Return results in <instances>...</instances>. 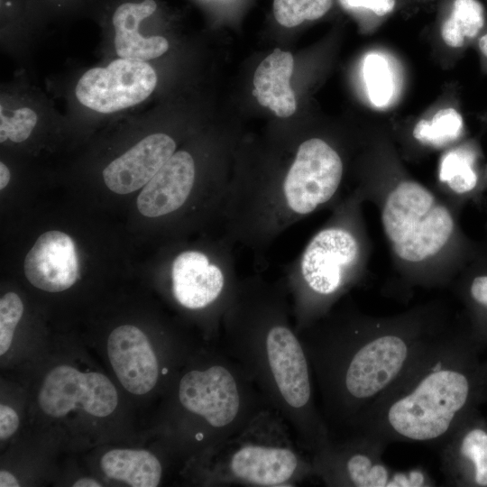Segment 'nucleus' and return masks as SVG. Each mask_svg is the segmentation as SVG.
Returning a JSON list of instances; mask_svg holds the SVG:
<instances>
[{"label": "nucleus", "instance_id": "f257e3e1", "mask_svg": "<svg viewBox=\"0 0 487 487\" xmlns=\"http://www.w3.org/2000/svg\"><path fill=\"white\" fill-rule=\"evenodd\" d=\"M465 345L451 331L377 403L355 436L439 446L464 419L472 397Z\"/></svg>", "mask_w": 487, "mask_h": 487}, {"label": "nucleus", "instance_id": "f03ea898", "mask_svg": "<svg viewBox=\"0 0 487 487\" xmlns=\"http://www.w3.org/2000/svg\"><path fill=\"white\" fill-rule=\"evenodd\" d=\"M350 330L335 357L334 392L355 432L377 403L447 331L433 315L371 320Z\"/></svg>", "mask_w": 487, "mask_h": 487}, {"label": "nucleus", "instance_id": "7ed1b4c3", "mask_svg": "<svg viewBox=\"0 0 487 487\" xmlns=\"http://www.w3.org/2000/svg\"><path fill=\"white\" fill-rule=\"evenodd\" d=\"M381 221L396 255L412 263L437 254L454 230L448 209L427 188L412 180L399 183L390 192Z\"/></svg>", "mask_w": 487, "mask_h": 487}, {"label": "nucleus", "instance_id": "20e7f679", "mask_svg": "<svg viewBox=\"0 0 487 487\" xmlns=\"http://www.w3.org/2000/svg\"><path fill=\"white\" fill-rule=\"evenodd\" d=\"M360 257V245L354 232L340 224L327 225L308 241L300 255L287 267L311 294L331 298L353 275Z\"/></svg>", "mask_w": 487, "mask_h": 487}, {"label": "nucleus", "instance_id": "39448f33", "mask_svg": "<svg viewBox=\"0 0 487 487\" xmlns=\"http://www.w3.org/2000/svg\"><path fill=\"white\" fill-rule=\"evenodd\" d=\"M157 80L148 62L118 58L106 67L84 72L76 84L75 96L90 110L112 114L143 102L154 91Z\"/></svg>", "mask_w": 487, "mask_h": 487}, {"label": "nucleus", "instance_id": "423d86ee", "mask_svg": "<svg viewBox=\"0 0 487 487\" xmlns=\"http://www.w3.org/2000/svg\"><path fill=\"white\" fill-rule=\"evenodd\" d=\"M234 244L218 235L209 252L185 250L170 265L171 289L177 302L202 309L216 302L234 274Z\"/></svg>", "mask_w": 487, "mask_h": 487}, {"label": "nucleus", "instance_id": "0eeeda50", "mask_svg": "<svg viewBox=\"0 0 487 487\" xmlns=\"http://www.w3.org/2000/svg\"><path fill=\"white\" fill-rule=\"evenodd\" d=\"M41 409L50 417L60 418L76 408L95 417H106L118 404L114 384L102 373L81 372L69 365L51 369L38 393Z\"/></svg>", "mask_w": 487, "mask_h": 487}, {"label": "nucleus", "instance_id": "6e6552de", "mask_svg": "<svg viewBox=\"0 0 487 487\" xmlns=\"http://www.w3.org/2000/svg\"><path fill=\"white\" fill-rule=\"evenodd\" d=\"M179 399L186 409L216 427L230 424L240 406L234 378L219 365L187 372L179 382Z\"/></svg>", "mask_w": 487, "mask_h": 487}, {"label": "nucleus", "instance_id": "1a4fd4ad", "mask_svg": "<svg viewBox=\"0 0 487 487\" xmlns=\"http://www.w3.org/2000/svg\"><path fill=\"white\" fill-rule=\"evenodd\" d=\"M196 180L194 157L186 150L176 151L142 187L137 198L139 212L151 218L174 214L191 198Z\"/></svg>", "mask_w": 487, "mask_h": 487}, {"label": "nucleus", "instance_id": "9d476101", "mask_svg": "<svg viewBox=\"0 0 487 487\" xmlns=\"http://www.w3.org/2000/svg\"><path fill=\"white\" fill-rule=\"evenodd\" d=\"M112 368L124 388L135 395L149 392L158 380V362L144 333L132 325L115 328L107 340Z\"/></svg>", "mask_w": 487, "mask_h": 487}, {"label": "nucleus", "instance_id": "9b49d317", "mask_svg": "<svg viewBox=\"0 0 487 487\" xmlns=\"http://www.w3.org/2000/svg\"><path fill=\"white\" fill-rule=\"evenodd\" d=\"M24 273L32 285L44 291L60 292L70 288L78 274L71 237L58 230L41 234L25 256Z\"/></svg>", "mask_w": 487, "mask_h": 487}, {"label": "nucleus", "instance_id": "f8f14e48", "mask_svg": "<svg viewBox=\"0 0 487 487\" xmlns=\"http://www.w3.org/2000/svg\"><path fill=\"white\" fill-rule=\"evenodd\" d=\"M269 363L285 401L299 409L309 403L311 388L308 362L296 335L284 324L275 323L266 335Z\"/></svg>", "mask_w": 487, "mask_h": 487}, {"label": "nucleus", "instance_id": "ddd939ff", "mask_svg": "<svg viewBox=\"0 0 487 487\" xmlns=\"http://www.w3.org/2000/svg\"><path fill=\"white\" fill-rule=\"evenodd\" d=\"M176 149L177 143L169 134H149L105 168L104 181L115 193L136 191L148 183Z\"/></svg>", "mask_w": 487, "mask_h": 487}, {"label": "nucleus", "instance_id": "4468645a", "mask_svg": "<svg viewBox=\"0 0 487 487\" xmlns=\"http://www.w3.org/2000/svg\"><path fill=\"white\" fill-rule=\"evenodd\" d=\"M438 449L446 482L456 484L467 480L478 486H487L485 429L481 427L464 429L460 424Z\"/></svg>", "mask_w": 487, "mask_h": 487}, {"label": "nucleus", "instance_id": "2eb2a0df", "mask_svg": "<svg viewBox=\"0 0 487 487\" xmlns=\"http://www.w3.org/2000/svg\"><path fill=\"white\" fill-rule=\"evenodd\" d=\"M157 8L154 0L126 2L113 14L114 45L118 58L148 61L163 55L170 47L166 38L160 35L143 36L139 28L142 22Z\"/></svg>", "mask_w": 487, "mask_h": 487}, {"label": "nucleus", "instance_id": "dca6fc26", "mask_svg": "<svg viewBox=\"0 0 487 487\" xmlns=\"http://www.w3.org/2000/svg\"><path fill=\"white\" fill-rule=\"evenodd\" d=\"M294 69L290 52L275 49L257 67L253 77V94L258 102L279 117H289L297 108L289 80Z\"/></svg>", "mask_w": 487, "mask_h": 487}, {"label": "nucleus", "instance_id": "f3484780", "mask_svg": "<svg viewBox=\"0 0 487 487\" xmlns=\"http://www.w3.org/2000/svg\"><path fill=\"white\" fill-rule=\"evenodd\" d=\"M230 465L240 479L257 485L276 486L293 475L298 459L286 448L246 446L234 454Z\"/></svg>", "mask_w": 487, "mask_h": 487}, {"label": "nucleus", "instance_id": "a211bd4d", "mask_svg": "<svg viewBox=\"0 0 487 487\" xmlns=\"http://www.w3.org/2000/svg\"><path fill=\"white\" fill-rule=\"evenodd\" d=\"M387 446L365 436H354L345 457L341 459L344 477L356 487H391L395 471L382 460Z\"/></svg>", "mask_w": 487, "mask_h": 487}, {"label": "nucleus", "instance_id": "6ab92c4d", "mask_svg": "<svg viewBox=\"0 0 487 487\" xmlns=\"http://www.w3.org/2000/svg\"><path fill=\"white\" fill-rule=\"evenodd\" d=\"M101 468L109 478L133 487H156L161 477V465L146 450L113 449L101 458Z\"/></svg>", "mask_w": 487, "mask_h": 487}, {"label": "nucleus", "instance_id": "aec40b11", "mask_svg": "<svg viewBox=\"0 0 487 487\" xmlns=\"http://www.w3.org/2000/svg\"><path fill=\"white\" fill-rule=\"evenodd\" d=\"M483 23V7L478 0H455L441 27V36L448 46L458 48L466 38L475 37Z\"/></svg>", "mask_w": 487, "mask_h": 487}, {"label": "nucleus", "instance_id": "412c9836", "mask_svg": "<svg viewBox=\"0 0 487 487\" xmlns=\"http://www.w3.org/2000/svg\"><path fill=\"white\" fill-rule=\"evenodd\" d=\"M463 131V118L454 108H443L430 119H421L413 129V136L419 142L443 147L455 141Z\"/></svg>", "mask_w": 487, "mask_h": 487}, {"label": "nucleus", "instance_id": "4be33fe9", "mask_svg": "<svg viewBox=\"0 0 487 487\" xmlns=\"http://www.w3.org/2000/svg\"><path fill=\"white\" fill-rule=\"evenodd\" d=\"M363 78L370 102L376 107L388 106L394 94V81L387 59L378 52L368 53L363 62Z\"/></svg>", "mask_w": 487, "mask_h": 487}, {"label": "nucleus", "instance_id": "5701e85b", "mask_svg": "<svg viewBox=\"0 0 487 487\" xmlns=\"http://www.w3.org/2000/svg\"><path fill=\"white\" fill-rule=\"evenodd\" d=\"M439 179L455 193L471 191L477 183L473 155L462 148L445 153L440 161Z\"/></svg>", "mask_w": 487, "mask_h": 487}, {"label": "nucleus", "instance_id": "b1692460", "mask_svg": "<svg viewBox=\"0 0 487 487\" xmlns=\"http://www.w3.org/2000/svg\"><path fill=\"white\" fill-rule=\"evenodd\" d=\"M331 5L332 0H273V14L280 25L291 28L322 17Z\"/></svg>", "mask_w": 487, "mask_h": 487}, {"label": "nucleus", "instance_id": "393cba45", "mask_svg": "<svg viewBox=\"0 0 487 487\" xmlns=\"http://www.w3.org/2000/svg\"><path fill=\"white\" fill-rule=\"evenodd\" d=\"M38 121L36 112L28 107L22 106L4 113L1 106L0 113V142L10 140L14 142H22L28 139Z\"/></svg>", "mask_w": 487, "mask_h": 487}, {"label": "nucleus", "instance_id": "a878e982", "mask_svg": "<svg viewBox=\"0 0 487 487\" xmlns=\"http://www.w3.org/2000/svg\"><path fill=\"white\" fill-rule=\"evenodd\" d=\"M23 313V304L14 292H8L0 299V355L11 346L14 329Z\"/></svg>", "mask_w": 487, "mask_h": 487}, {"label": "nucleus", "instance_id": "bb28decb", "mask_svg": "<svg viewBox=\"0 0 487 487\" xmlns=\"http://www.w3.org/2000/svg\"><path fill=\"white\" fill-rule=\"evenodd\" d=\"M432 485H434L432 480L422 469L396 471L391 483V487H422Z\"/></svg>", "mask_w": 487, "mask_h": 487}, {"label": "nucleus", "instance_id": "cd10ccee", "mask_svg": "<svg viewBox=\"0 0 487 487\" xmlns=\"http://www.w3.org/2000/svg\"><path fill=\"white\" fill-rule=\"evenodd\" d=\"M346 8H363L378 16L390 14L395 7V0H340Z\"/></svg>", "mask_w": 487, "mask_h": 487}, {"label": "nucleus", "instance_id": "c85d7f7f", "mask_svg": "<svg viewBox=\"0 0 487 487\" xmlns=\"http://www.w3.org/2000/svg\"><path fill=\"white\" fill-rule=\"evenodd\" d=\"M19 427V417L11 407L0 405V438L6 440L11 437Z\"/></svg>", "mask_w": 487, "mask_h": 487}, {"label": "nucleus", "instance_id": "c756f323", "mask_svg": "<svg viewBox=\"0 0 487 487\" xmlns=\"http://www.w3.org/2000/svg\"><path fill=\"white\" fill-rule=\"evenodd\" d=\"M470 295L481 306L487 308V276H478L470 286Z\"/></svg>", "mask_w": 487, "mask_h": 487}, {"label": "nucleus", "instance_id": "7c9ffc66", "mask_svg": "<svg viewBox=\"0 0 487 487\" xmlns=\"http://www.w3.org/2000/svg\"><path fill=\"white\" fill-rule=\"evenodd\" d=\"M0 486L1 487H19V482L9 472L1 470L0 472Z\"/></svg>", "mask_w": 487, "mask_h": 487}, {"label": "nucleus", "instance_id": "2f4dec72", "mask_svg": "<svg viewBox=\"0 0 487 487\" xmlns=\"http://www.w3.org/2000/svg\"><path fill=\"white\" fill-rule=\"evenodd\" d=\"M11 179L10 170L4 162H0V188H5Z\"/></svg>", "mask_w": 487, "mask_h": 487}, {"label": "nucleus", "instance_id": "473e14b6", "mask_svg": "<svg viewBox=\"0 0 487 487\" xmlns=\"http://www.w3.org/2000/svg\"><path fill=\"white\" fill-rule=\"evenodd\" d=\"M74 487H100L101 484L92 478H80L73 484Z\"/></svg>", "mask_w": 487, "mask_h": 487}, {"label": "nucleus", "instance_id": "72a5a7b5", "mask_svg": "<svg viewBox=\"0 0 487 487\" xmlns=\"http://www.w3.org/2000/svg\"><path fill=\"white\" fill-rule=\"evenodd\" d=\"M479 48L482 54L487 57V32L480 39Z\"/></svg>", "mask_w": 487, "mask_h": 487}]
</instances>
